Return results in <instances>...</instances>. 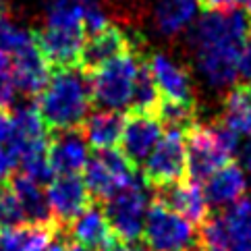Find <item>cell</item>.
I'll list each match as a JSON object with an SVG mask.
<instances>
[{"mask_svg":"<svg viewBox=\"0 0 251 251\" xmlns=\"http://www.w3.org/2000/svg\"><path fill=\"white\" fill-rule=\"evenodd\" d=\"M251 31V17L243 8H216L203 13L189 27L195 67L212 89L235 85L239 50Z\"/></svg>","mask_w":251,"mask_h":251,"instance_id":"obj_1","label":"cell"},{"mask_svg":"<svg viewBox=\"0 0 251 251\" xmlns=\"http://www.w3.org/2000/svg\"><path fill=\"white\" fill-rule=\"evenodd\" d=\"M92 108L87 75L79 67L52 69L46 87L42 89L38 110L50 131L81 129Z\"/></svg>","mask_w":251,"mask_h":251,"instance_id":"obj_2","label":"cell"},{"mask_svg":"<svg viewBox=\"0 0 251 251\" xmlns=\"http://www.w3.org/2000/svg\"><path fill=\"white\" fill-rule=\"evenodd\" d=\"M200 251H251V197L226 205L216 216H208L197 232Z\"/></svg>","mask_w":251,"mask_h":251,"instance_id":"obj_3","label":"cell"},{"mask_svg":"<svg viewBox=\"0 0 251 251\" xmlns=\"http://www.w3.org/2000/svg\"><path fill=\"white\" fill-rule=\"evenodd\" d=\"M146 52H127L123 56L108 60L87 75L92 104L100 106L102 110H121L129 106L133 83Z\"/></svg>","mask_w":251,"mask_h":251,"instance_id":"obj_4","label":"cell"},{"mask_svg":"<svg viewBox=\"0 0 251 251\" xmlns=\"http://www.w3.org/2000/svg\"><path fill=\"white\" fill-rule=\"evenodd\" d=\"M141 175L137 166H133L121 150H96L89 154V160L83 168V181L92 200L106 201L119 191L127 189L129 185L137 183Z\"/></svg>","mask_w":251,"mask_h":251,"instance_id":"obj_5","label":"cell"},{"mask_svg":"<svg viewBox=\"0 0 251 251\" xmlns=\"http://www.w3.org/2000/svg\"><path fill=\"white\" fill-rule=\"evenodd\" d=\"M141 241L148 251H200L195 224L158 201L148 208Z\"/></svg>","mask_w":251,"mask_h":251,"instance_id":"obj_6","label":"cell"},{"mask_svg":"<svg viewBox=\"0 0 251 251\" xmlns=\"http://www.w3.org/2000/svg\"><path fill=\"white\" fill-rule=\"evenodd\" d=\"M148 187L150 185L143 181V175H141L137 183L129 185L127 189L119 191L102 203L106 220H108L116 241L131 243V245L135 241H141L143 222H146V214L150 208Z\"/></svg>","mask_w":251,"mask_h":251,"instance_id":"obj_7","label":"cell"},{"mask_svg":"<svg viewBox=\"0 0 251 251\" xmlns=\"http://www.w3.org/2000/svg\"><path fill=\"white\" fill-rule=\"evenodd\" d=\"M187 175L185 133L168 129L143 162V181L151 187L183 181Z\"/></svg>","mask_w":251,"mask_h":251,"instance_id":"obj_8","label":"cell"},{"mask_svg":"<svg viewBox=\"0 0 251 251\" xmlns=\"http://www.w3.org/2000/svg\"><path fill=\"white\" fill-rule=\"evenodd\" d=\"M187 146V175L193 183H203L220 166L230 160L228 151L220 146L212 125H195L185 133Z\"/></svg>","mask_w":251,"mask_h":251,"instance_id":"obj_9","label":"cell"},{"mask_svg":"<svg viewBox=\"0 0 251 251\" xmlns=\"http://www.w3.org/2000/svg\"><path fill=\"white\" fill-rule=\"evenodd\" d=\"M127 52H146L143 38L137 33H127L125 29L108 23L104 29L92 33L89 40H85L81 58H79V69L83 73H92L98 67Z\"/></svg>","mask_w":251,"mask_h":251,"instance_id":"obj_10","label":"cell"},{"mask_svg":"<svg viewBox=\"0 0 251 251\" xmlns=\"http://www.w3.org/2000/svg\"><path fill=\"white\" fill-rule=\"evenodd\" d=\"M46 197L60 228H69V224L92 205V195L79 175H56L46 185Z\"/></svg>","mask_w":251,"mask_h":251,"instance_id":"obj_11","label":"cell"},{"mask_svg":"<svg viewBox=\"0 0 251 251\" xmlns=\"http://www.w3.org/2000/svg\"><path fill=\"white\" fill-rule=\"evenodd\" d=\"M50 27H75L85 33H96L108 25L100 0H50L46 11Z\"/></svg>","mask_w":251,"mask_h":251,"instance_id":"obj_12","label":"cell"},{"mask_svg":"<svg viewBox=\"0 0 251 251\" xmlns=\"http://www.w3.org/2000/svg\"><path fill=\"white\" fill-rule=\"evenodd\" d=\"M162 137V125L154 114L129 112L125 114V127L121 135V151L133 166H143V162Z\"/></svg>","mask_w":251,"mask_h":251,"instance_id":"obj_13","label":"cell"},{"mask_svg":"<svg viewBox=\"0 0 251 251\" xmlns=\"http://www.w3.org/2000/svg\"><path fill=\"white\" fill-rule=\"evenodd\" d=\"M33 38L52 69L79 67V58H81V50L85 44L83 29L46 25L42 31H33Z\"/></svg>","mask_w":251,"mask_h":251,"instance_id":"obj_14","label":"cell"},{"mask_svg":"<svg viewBox=\"0 0 251 251\" xmlns=\"http://www.w3.org/2000/svg\"><path fill=\"white\" fill-rule=\"evenodd\" d=\"M13 83L15 89H19L25 96H40L42 89L46 87L48 79L52 75V67L42 54L38 42L31 35L29 42H25L19 50L13 52Z\"/></svg>","mask_w":251,"mask_h":251,"instance_id":"obj_15","label":"cell"},{"mask_svg":"<svg viewBox=\"0 0 251 251\" xmlns=\"http://www.w3.org/2000/svg\"><path fill=\"white\" fill-rule=\"evenodd\" d=\"M151 191H154V200L151 201L166 205V208L181 214L183 218L197 224V226L210 216L208 214L210 205L205 201V195L200 183H193L189 178L185 181L183 178V181H176V183L151 187Z\"/></svg>","mask_w":251,"mask_h":251,"instance_id":"obj_16","label":"cell"},{"mask_svg":"<svg viewBox=\"0 0 251 251\" xmlns=\"http://www.w3.org/2000/svg\"><path fill=\"white\" fill-rule=\"evenodd\" d=\"M48 156L54 175H79L89 160V146L81 131H50Z\"/></svg>","mask_w":251,"mask_h":251,"instance_id":"obj_17","label":"cell"},{"mask_svg":"<svg viewBox=\"0 0 251 251\" xmlns=\"http://www.w3.org/2000/svg\"><path fill=\"white\" fill-rule=\"evenodd\" d=\"M146 62L154 75V81L160 89V94L166 100L191 102L193 100V79L189 71L181 67L173 58H168L160 52H151L146 56Z\"/></svg>","mask_w":251,"mask_h":251,"instance_id":"obj_18","label":"cell"},{"mask_svg":"<svg viewBox=\"0 0 251 251\" xmlns=\"http://www.w3.org/2000/svg\"><path fill=\"white\" fill-rule=\"evenodd\" d=\"M208 205L214 208H226V205L239 201L247 191V176L245 170L235 162H226L216 173L210 175L201 183Z\"/></svg>","mask_w":251,"mask_h":251,"instance_id":"obj_19","label":"cell"},{"mask_svg":"<svg viewBox=\"0 0 251 251\" xmlns=\"http://www.w3.org/2000/svg\"><path fill=\"white\" fill-rule=\"evenodd\" d=\"M67 232H71V239L79 241L96 251H104L108 245H112L116 237L112 235L110 224L106 220L104 208L98 203H92L87 210H83L79 216L69 224Z\"/></svg>","mask_w":251,"mask_h":251,"instance_id":"obj_20","label":"cell"},{"mask_svg":"<svg viewBox=\"0 0 251 251\" xmlns=\"http://www.w3.org/2000/svg\"><path fill=\"white\" fill-rule=\"evenodd\" d=\"M8 187H11L15 197L19 200L27 224H56L54 216H52L46 191L42 189V185L38 181H33V178L21 173L11 176Z\"/></svg>","mask_w":251,"mask_h":251,"instance_id":"obj_21","label":"cell"},{"mask_svg":"<svg viewBox=\"0 0 251 251\" xmlns=\"http://www.w3.org/2000/svg\"><path fill=\"white\" fill-rule=\"evenodd\" d=\"M125 114L121 110H96L81 125V135L94 150H110L121 143Z\"/></svg>","mask_w":251,"mask_h":251,"instance_id":"obj_22","label":"cell"},{"mask_svg":"<svg viewBox=\"0 0 251 251\" xmlns=\"http://www.w3.org/2000/svg\"><path fill=\"white\" fill-rule=\"evenodd\" d=\"M200 8V0H156L154 23L162 35L175 38L195 23Z\"/></svg>","mask_w":251,"mask_h":251,"instance_id":"obj_23","label":"cell"},{"mask_svg":"<svg viewBox=\"0 0 251 251\" xmlns=\"http://www.w3.org/2000/svg\"><path fill=\"white\" fill-rule=\"evenodd\" d=\"M58 228V224H21L13 230L0 232L2 251H46Z\"/></svg>","mask_w":251,"mask_h":251,"instance_id":"obj_24","label":"cell"},{"mask_svg":"<svg viewBox=\"0 0 251 251\" xmlns=\"http://www.w3.org/2000/svg\"><path fill=\"white\" fill-rule=\"evenodd\" d=\"M17 162L21 164L23 175H27L40 185H48L56 176L48 156V135L23 143L19 148V154H17Z\"/></svg>","mask_w":251,"mask_h":251,"instance_id":"obj_25","label":"cell"},{"mask_svg":"<svg viewBox=\"0 0 251 251\" xmlns=\"http://www.w3.org/2000/svg\"><path fill=\"white\" fill-rule=\"evenodd\" d=\"M222 125H226L237 135L251 137V96L245 85L232 87L222 104Z\"/></svg>","mask_w":251,"mask_h":251,"instance_id":"obj_26","label":"cell"},{"mask_svg":"<svg viewBox=\"0 0 251 251\" xmlns=\"http://www.w3.org/2000/svg\"><path fill=\"white\" fill-rule=\"evenodd\" d=\"M11 116H13V125H15V146H13L15 156L19 154V148L23 143L33 141V139H42L48 135L46 125H44L42 114L38 110V104H33V102L19 104Z\"/></svg>","mask_w":251,"mask_h":251,"instance_id":"obj_27","label":"cell"},{"mask_svg":"<svg viewBox=\"0 0 251 251\" xmlns=\"http://www.w3.org/2000/svg\"><path fill=\"white\" fill-rule=\"evenodd\" d=\"M148 56V54H146ZM146 56H143L139 71H137V77H135V83H133V94H131V110L129 112H143V114H154L160 100H162V94L154 81V75L146 62Z\"/></svg>","mask_w":251,"mask_h":251,"instance_id":"obj_28","label":"cell"},{"mask_svg":"<svg viewBox=\"0 0 251 251\" xmlns=\"http://www.w3.org/2000/svg\"><path fill=\"white\" fill-rule=\"evenodd\" d=\"M154 116L160 121L162 127L187 133L191 127L197 125V106H195V100L178 102V100H166V98H162Z\"/></svg>","mask_w":251,"mask_h":251,"instance_id":"obj_29","label":"cell"},{"mask_svg":"<svg viewBox=\"0 0 251 251\" xmlns=\"http://www.w3.org/2000/svg\"><path fill=\"white\" fill-rule=\"evenodd\" d=\"M21 224H27V220H25L19 200L15 197L8 183L0 185V232L13 230Z\"/></svg>","mask_w":251,"mask_h":251,"instance_id":"obj_30","label":"cell"},{"mask_svg":"<svg viewBox=\"0 0 251 251\" xmlns=\"http://www.w3.org/2000/svg\"><path fill=\"white\" fill-rule=\"evenodd\" d=\"M33 31H25L17 23H13L6 17H0V52H15L19 50L25 42L31 40Z\"/></svg>","mask_w":251,"mask_h":251,"instance_id":"obj_31","label":"cell"},{"mask_svg":"<svg viewBox=\"0 0 251 251\" xmlns=\"http://www.w3.org/2000/svg\"><path fill=\"white\" fill-rule=\"evenodd\" d=\"M13 62L6 52H0V108L11 106L15 98V83H13Z\"/></svg>","mask_w":251,"mask_h":251,"instance_id":"obj_32","label":"cell"},{"mask_svg":"<svg viewBox=\"0 0 251 251\" xmlns=\"http://www.w3.org/2000/svg\"><path fill=\"white\" fill-rule=\"evenodd\" d=\"M13 146H15L13 116H11V112H6V108H0V148H6V150L13 151Z\"/></svg>","mask_w":251,"mask_h":251,"instance_id":"obj_33","label":"cell"},{"mask_svg":"<svg viewBox=\"0 0 251 251\" xmlns=\"http://www.w3.org/2000/svg\"><path fill=\"white\" fill-rule=\"evenodd\" d=\"M237 71H239V77L243 81L251 83V31L245 38L243 46L239 50V60H237Z\"/></svg>","mask_w":251,"mask_h":251,"instance_id":"obj_34","label":"cell"},{"mask_svg":"<svg viewBox=\"0 0 251 251\" xmlns=\"http://www.w3.org/2000/svg\"><path fill=\"white\" fill-rule=\"evenodd\" d=\"M17 164L19 162H17V156L13 154V151L6 150V148H0V185H6L8 181H11Z\"/></svg>","mask_w":251,"mask_h":251,"instance_id":"obj_35","label":"cell"},{"mask_svg":"<svg viewBox=\"0 0 251 251\" xmlns=\"http://www.w3.org/2000/svg\"><path fill=\"white\" fill-rule=\"evenodd\" d=\"M201 6H205L208 11H216V8H230L237 0H200Z\"/></svg>","mask_w":251,"mask_h":251,"instance_id":"obj_36","label":"cell"},{"mask_svg":"<svg viewBox=\"0 0 251 251\" xmlns=\"http://www.w3.org/2000/svg\"><path fill=\"white\" fill-rule=\"evenodd\" d=\"M104 251H139L135 245H131V243H123V241H114L112 245H108Z\"/></svg>","mask_w":251,"mask_h":251,"instance_id":"obj_37","label":"cell"},{"mask_svg":"<svg viewBox=\"0 0 251 251\" xmlns=\"http://www.w3.org/2000/svg\"><path fill=\"white\" fill-rule=\"evenodd\" d=\"M67 251H96V249L87 247V245H83V243H79V241L69 239V243H67Z\"/></svg>","mask_w":251,"mask_h":251,"instance_id":"obj_38","label":"cell"},{"mask_svg":"<svg viewBox=\"0 0 251 251\" xmlns=\"http://www.w3.org/2000/svg\"><path fill=\"white\" fill-rule=\"evenodd\" d=\"M243 166H245V170L251 175V143L249 146H245V150H243Z\"/></svg>","mask_w":251,"mask_h":251,"instance_id":"obj_39","label":"cell"},{"mask_svg":"<svg viewBox=\"0 0 251 251\" xmlns=\"http://www.w3.org/2000/svg\"><path fill=\"white\" fill-rule=\"evenodd\" d=\"M8 13V0H0V17H6Z\"/></svg>","mask_w":251,"mask_h":251,"instance_id":"obj_40","label":"cell"},{"mask_svg":"<svg viewBox=\"0 0 251 251\" xmlns=\"http://www.w3.org/2000/svg\"><path fill=\"white\" fill-rule=\"evenodd\" d=\"M241 2H243V11L247 15H251V0H241Z\"/></svg>","mask_w":251,"mask_h":251,"instance_id":"obj_41","label":"cell"},{"mask_svg":"<svg viewBox=\"0 0 251 251\" xmlns=\"http://www.w3.org/2000/svg\"><path fill=\"white\" fill-rule=\"evenodd\" d=\"M245 87H247V92H249V96H251V83H249V85H245Z\"/></svg>","mask_w":251,"mask_h":251,"instance_id":"obj_42","label":"cell"},{"mask_svg":"<svg viewBox=\"0 0 251 251\" xmlns=\"http://www.w3.org/2000/svg\"><path fill=\"white\" fill-rule=\"evenodd\" d=\"M0 251H2V243H0Z\"/></svg>","mask_w":251,"mask_h":251,"instance_id":"obj_43","label":"cell"}]
</instances>
